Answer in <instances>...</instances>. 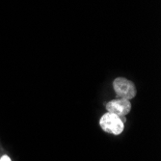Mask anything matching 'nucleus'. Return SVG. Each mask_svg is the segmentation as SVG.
I'll return each mask as SVG.
<instances>
[{"mask_svg": "<svg viewBox=\"0 0 161 161\" xmlns=\"http://www.w3.org/2000/svg\"><path fill=\"white\" fill-rule=\"evenodd\" d=\"M99 125L102 130L112 135H120L125 128V122L121 117L106 112L99 120Z\"/></svg>", "mask_w": 161, "mask_h": 161, "instance_id": "1", "label": "nucleus"}, {"mask_svg": "<svg viewBox=\"0 0 161 161\" xmlns=\"http://www.w3.org/2000/svg\"><path fill=\"white\" fill-rule=\"evenodd\" d=\"M115 93L124 99H132L136 96V87L132 81L125 77H118L113 81Z\"/></svg>", "mask_w": 161, "mask_h": 161, "instance_id": "2", "label": "nucleus"}, {"mask_svg": "<svg viewBox=\"0 0 161 161\" xmlns=\"http://www.w3.org/2000/svg\"><path fill=\"white\" fill-rule=\"evenodd\" d=\"M106 110L109 113L115 114L121 117V118H124L131 111V103L127 99L116 98L109 101L106 104Z\"/></svg>", "mask_w": 161, "mask_h": 161, "instance_id": "3", "label": "nucleus"}, {"mask_svg": "<svg viewBox=\"0 0 161 161\" xmlns=\"http://www.w3.org/2000/svg\"><path fill=\"white\" fill-rule=\"evenodd\" d=\"M0 161H11V158L8 155H3L2 157H0Z\"/></svg>", "mask_w": 161, "mask_h": 161, "instance_id": "4", "label": "nucleus"}]
</instances>
